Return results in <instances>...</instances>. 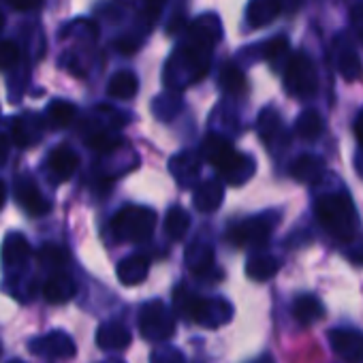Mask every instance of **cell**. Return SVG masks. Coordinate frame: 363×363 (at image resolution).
Listing matches in <instances>:
<instances>
[{
	"mask_svg": "<svg viewBox=\"0 0 363 363\" xmlns=\"http://www.w3.org/2000/svg\"><path fill=\"white\" fill-rule=\"evenodd\" d=\"M139 331L147 342H167L175 335V314L160 299L145 301L139 310Z\"/></svg>",
	"mask_w": 363,
	"mask_h": 363,
	"instance_id": "obj_6",
	"label": "cell"
},
{
	"mask_svg": "<svg viewBox=\"0 0 363 363\" xmlns=\"http://www.w3.org/2000/svg\"><path fill=\"white\" fill-rule=\"evenodd\" d=\"M293 316L299 325H312L325 316V306L314 295H299L293 301Z\"/></svg>",
	"mask_w": 363,
	"mask_h": 363,
	"instance_id": "obj_26",
	"label": "cell"
},
{
	"mask_svg": "<svg viewBox=\"0 0 363 363\" xmlns=\"http://www.w3.org/2000/svg\"><path fill=\"white\" fill-rule=\"evenodd\" d=\"M150 274V259L145 255H130L118 263V280L124 286L141 284Z\"/></svg>",
	"mask_w": 363,
	"mask_h": 363,
	"instance_id": "obj_20",
	"label": "cell"
},
{
	"mask_svg": "<svg viewBox=\"0 0 363 363\" xmlns=\"http://www.w3.org/2000/svg\"><path fill=\"white\" fill-rule=\"evenodd\" d=\"M173 310L186 320H193L206 329H218L233 318L231 301L223 297H199L184 284L173 291Z\"/></svg>",
	"mask_w": 363,
	"mask_h": 363,
	"instance_id": "obj_2",
	"label": "cell"
},
{
	"mask_svg": "<svg viewBox=\"0 0 363 363\" xmlns=\"http://www.w3.org/2000/svg\"><path fill=\"white\" fill-rule=\"evenodd\" d=\"M186 265L197 274V276H203L208 274L212 267H214V248L212 244L208 242H193L189 248H186Z\"/></svg>",
	"mask_w": 363,
	"mask_h": 363,
	"instance_id": "obj_25",
	"label": "cell"
},
{
	"mask_svg": "<svg viewBox=\"0 0 363 363\" xmlns=\"http://www.w3.org/2000/svg\"><path fill=\"white\" fill-rule=\"evenodd\" d=\"M139 90V79L133 71H118L111 75L107 84V94L118 101H128L137 94Z\"/></svg>",
	"mask_w": 363,
	"mask_h": 363,
	"instance_id": "obj_28",
	"label": "cell"
},
{
	"mask_svg": "<svg viewBox=\"0 0 363 363\" xmlns=\"http://www.w3.org/2000/svg\"><path fill=\"white\" fill-rule=\"evenodd\" d=\"M354 135H357L359 143L363 145V109H361V113L357 116V122H354Z\"/></svg>",
	"mask_w": 363,
	"mask_h": 363,
	"instance_id": "obj_42",
	"label": "cell"
},
{
	"mask_svg": "<svg viewBox=\"0 0 363 363\" xmlns=\"http://www.w3.org/2000/svg\"><path fill=\"white\" fill-rule=\"evenodd\" d=\"M13 195H16V201L22 206V210L30 216H43L50 212V201L41 195L37 182L33 177H18L16 186H13Z\"/></svg>",
	"mask_w": 363,
	"mask_h": 363,
	"instance_id": "obj_12",
	"label": "cell"
},
{
	"mask_svg": "<svg viewBox=\"0 0 363 363\" xmlns=\"http://www.w3.org/2000/svg\"><path fill=\"white\" fill-rule=\"evenodd\" d=\"M314 214L320 227L337 242H352L357 235L359 216L346 191L325 193L314 203Z\"/></svg>",
	"mask_w": 363,
	"mask_h": 363,
	"instance_id": "obj_3",
	"label": "cell"
},
{
	"mask_svg": "<svg viewBox=\"0 0 363 363\" xmlns=\"http://www.w3.org/2000/svg\"><path fill=\"white\" fill-rule=\"evenodd\" d=\"M0 354H3V346H0Z\"/></svg>",
	"mask_w": 363,
	"mask_h": 363,
	"instance_id": "obj_46",
	"label": "cell"
},
{
	"mask_svg": "<svg viewBox=\"0 0 363 363\" xmlns=\"http://www.w3.org/2000/svg\"><path fill=\"white\" fill-rule=\"evenodd\" d=\"M250 363H276L269 354H261V357H257L255 361H250Z\"/></svg>",
	"mask_w": 363,
	"mask_h": 363,
	"instance_id": "obj_44",
	"label": "cell"
},
{
	"mask_svg": "<svg viewBox=\"0 0 363 363\" xmlns=\"http://www.w3.org/2000/svg\"><path fill=\"white\" fill-rule=\"evenodd\" d=\"M0 257H3V265L5 269H22L28 259H30V244L22 233H9L3 242V250H0Z\"/></svg>",
	"mask_w": 363,
	"mask_h": 363,
	"instance_id": "obj_16",
	"label": "cell"
},
{
	"mask_svg": "<svg viewBox=\"0 0 363 363\" xmlns=\"http://www.w3.org/2000/svg\"><path fill=\"white\" fill-rule=\"evenodd\" d=\"M325 130L323 118L314 109H306L297 116L295 120V135L301 137L303 141H316Z\"/></svg>",
	"mask_w": 363,
	"mask_h": 363,
	"instance_id": "obj_29",
	"label": "cell"
},
{
	"mask_svg": "<svg viewBox=\"0 0 363 363\" xmlns=\"http://www.w3.org/2000/svg\"><path fill=\"white\" fill-rule=\"evenodd\" d=\"M280 269V259L269 252H257L246 261V274L250 280L265 282Z\"/></svg>",
	"mask_w": 363,
	"mask_h": 363,
	"instance_id": "obj_24",
	"label": "cell"
},
{
	"mask_svg": "<svg viewBox=\"0 0 363 363\" xmlns=\"http://www.w3.org/2000/svg\"><path fill=\"white\" fill-rule=\"evenodd\" d=\"M86 143H88L90 150H94L99 154H109V152H113V150H118L122 145V137L113 128H99V130L88 135Z\"/></svg>",
	"mask_w": 363,
	"mask_h": 363,
	"instance_id": "obj_34",
	"label": "cell"
},
{
	"mask_svg": "<svg viewBox=\"0 0 363 363\" xmlns=\"http://www.w3.org/2000/svg\"><path fill=\"white\" fill-rule=\"evenodd\" d=\"M37 259L41 265L60 272V267H65L69 263V250L58 244H45L37 250Z\"/></svg>",
	"mask_w": 363,
	"mask_h": 363,
	"instance_id": "obj_36",
	"label": "cell"
},
{
	"mask_svg": "<svg viewBox=\"0 0 363 363\" xmlns=\"http://www.w3.org/2000/svg\"><path fill=\"white\" fill-rule=\"evenodd\" d=\"M77 167H79V156L69 145H58L48 156V169H50V175L56 184L71 179L73 173L77 171Z\"/></svg>",
	"mask_w": 363,
	"mask_h": 363,
	"instance_id": "obj_15",
	"label": "cell"
},
{
	"mask_svg": "<svg viewBox=\"0 0 363 363\" xmlns=\"http://www.w3.org/2000/svg\"><path fill=\"white\" fill-rule=\"evenodd\" d=\"M156 229V212L143 206H126L111 218V233L118 242L139 244L152 238Z\"/></svg>",
	"mask_w": 363,
	"mask_h": 363,
	"instance_id": "obj_4",
	"label": "cell"
},
{
	"mask_svg": "<svg viewBox=\"0 0 363 363\" xmlns=\"http://www.w3.org/2000/svg\"><path fill=\"white\" fill-rule=\"evenodd\" d=\"M284 88L291 96L295 99H312L318 90V73L316 67L312 62L310 56H306L303 52H297L291 56V60L286 62L284 71Z\"/></svg>",
	"mask_w": 363,
	"mask_h": 363,
	"instance_id": "obj_5",
	"label": "cell"
},
{
	"mask_svg": "<svg viewBox=\"0 0 363 363\" xmlns=\"http://www.w3.org/2000/svg\"><path fill=\"white\" fill-rule=\"evenodd\" d=\"M77 116V109L71 101H62V99H56L48 105V111H45V120L52 128H67L73 124Z\"/></svg>",
	"mask_w": 363,
	"mask_h": 363,
	"instance_id": "obj_30",
	"label": "cell"
},
{
	"mask_svg": "<svg viewBox=\"0 0 363 363\" xmlns=\"http://www.w3.org/2000/svg\"><path fill=\"white\" fill-rule=\"evenodd\" d=\"M9 147H11V139H7L5 135H0V164H5V162H7Z\"/></svg>",
	"mask_w": 363,
	"mask_h": 363,
	"instance_id": "obj_41",
	"label": "cell"
},
{
	"mask_svg": "<svg viewBox=\"0 0 363 363\" xmlns=\"http://www.w3.org/2000/svg\"><path fill=\"white\" fill-rule=\"evenodd\" d=\"M238 150L233 147L231 139L220 135V133H210L201 145V156L203 160H208L218 173H223L235 158H238Z\"/></svg>",
	"mask_w": 363,
	"mask_h": 363,
	"instance_id": "obj_10",
	"label": "cell"
},
{
	"mask_svg": "<svg viewBox=\"0 0 363 363\" xmlns=\"http://www.w3.org/2000/svg\"><path fill=\"white\" fill-rule=\"evenodd\" d=\"M3 30H5V13L0 11V35H3Z\"/></svg>",
	"mask_w": 363,
	"mask_h": 363,
	"instance_id": "obj_45",
	"label": "cell"
},
{
	"mask_svg": "<svg viewBox=\"0 0 363 363\" xmlns=\"http://www.w3.org/2000/svg\"><path fill=\"white\" fill-rule=\"evenodd\" d=\"M150 363H186V357L173 346H160L152 352Z\"/></svg>",
	"mask_w": 363,
	"mask_h": 363,
	"instance_id": "obj_38",
	"label": "cell"
},
{
	"mask_svg": "<svg viewBox=\"0 0 363 363\" xmlns=\"http://www.w3.org/2000/svg\"><path fill=\"white\" fill-rule=\"evenodd\" d=\"M28 348L33 354L45 359H71L77 352L73 337L65 331H50L45 335H39L28 342Z\"/></svg>",
	"mask_w": 363,
	"mask_h": 363,
	"instance_id": "obj_8",
	"label": "cell"
},
{
	"mask_svg": "<svg viewBox=\"0 0 363 363\" xmlns=\"http://www.w3.org/2000/svg\"><path fill=\"white\" fill-rule=\"evenodd\" d=\"M218 84H220V88L227 94H242L246 90V77H244L242 69L235 67V65H231V62L223 67L220 77H218Z\"/></svg>",
	"mask_w": 363,
	"mask_h": 363,
	"instance_id": "obj_35",
	"label": "cell"
},
{
	"mask_svg": "<svg viewBox=\"0 0 363 363\" xmlns=\"http://www.w3.org/2000/svg\"><path fill=\"white\" fill-rule=\"evenodd\" d=\"M282 9V0H250L246 7V24L248 28H263L272 24Z\"/></svg>",
	"mask_w": 363,
	"mask_h": 363,
	"instance_id": "obj_19",
	"label": "cell"
},
{
	"mask_svg": "<svg viewBox=\"0 0 363 363\" xmlns=\"http://www.w3.org/2000/svg\"><path fill=\"white\" fill-rule=\"evenodd\" d=\"M9 3L18 11H35L43 5V0H9Z\"/></svg>",
	"mask_w": 363,
	"mask_h": 363,
	"instance_id": "obj_40",
	"label": "cell"
},
{
	"mask_svg": "<svg viewBox=\"0 0 363 363\" xmlns=\"http://www.w3.org/2000/svg\"><path fill=\"white\" fill-rule=\"evenodd\" d=\"M45 130V118L35 111H24L11 122V141L20 147H30L41 141Z\"/></svg>",
	"mask_w": 363,
	"mask_h": 363,
	"instance_id": "obj_11",
	"label": "cell"
},
{
	"mask_svg": "<svg viewBox=\"0 0 363 363\" xmlns=\"http://www.w3.org/2000/svg\"><path fill=\"white\" fill-rule=\"evenodd\" d=\"M169 171L173 173L179 186L191 189L197 184L201 173V156L195 152H179L169 160Z\"/></svg>",
	"mask_w": 363,
	"mask_h": 363,
	"instance_id": "obj_14",
	"label": "cell"
},
{
	"mask_svg": "<svg viewBox=\"0 0 363 363\" xmlns=\"http://www.w3.org/2000/svg\"><path fill=\"white\" fill-rule=\"evenodd\" d=\"M278 214L276 212H263L250 218H244L240 223H235L229 229V242L238 248H248V246H263L269 235L276 229L278 223Z\"/></svg>",
	"mask_w": 363,
	"mask_h": 363,
	"instance_id": "obj_7",
	"label": "cell"
},
{
	"mask_svg": "<svg viewBox=\"0 0 363 363\" xmlns=\"http://www.w3.org/2000/svg\"><path fill=\"white\" fill-rule=\"evenodd\" d=\"M329 344L333 352L346 363H363V333L350 327H337L329 331Z\"/></svg>",
	"mask_w": 363,
	"mask_h": 363,
	"instance_id": "obj_9",
	"label": "cell"
},
{
	"mask_svg": "<svg viewBox=\"0 0 363 363\" xmlns=\"http://www.w3.org/2000/svg\"><path fill=\"white\" fill-rule=\"evenodd\" d=\"M333 65L346 82H357L363 75V65H361L357 50L342 35L335 37L333 41Z\"/></svg>",
	"mask_w": 363,
	"mask_h": 363,
	"instance_id": "obj_13",
	"label": "cell"
},
{
	"mask_svg": "<svg viewBox=\"0 0 363 363\" xmlns=\"http://www.w3.org/2000/svg\"><path fill=\"white\" fill-rule=\"evenodd\" d=\"M133 335L122 323H103L96 331V344L103 350H124L128 348Z\"/></svg>",
	"mask_w": 363,
	"mask_h": 363,
	"instance_id": "obj_21",
	"label": "cell"
},
{
	"mask_svg": "<svg viewBox=\"0 0 363 363\" xmlns=\"http://www.w3.org/2000/svg\"><path fill=\"white\" fill-rule=\"evenodd\" d=\"M257 130L261 135V139L269 145L274 139H278L282 135V118L276 109L265 107L259 118H257Z\"/></svg>",
	"mask_w": 363,
	"mask_h": 363,
	"instance_id": "obj_32",
	"label": "cell"
},
{
	"mask_svg": "<svg viewBox=\"0 0 363 363\" xmlns=\"http://www.w3.org/2000/svg\"><path fill=\"white\" fill-rule=\"evenodd\" d=\"M223 39V26L218 16L206 13L193 20L186 28L184 39L179 41L177 50L169 56L162 84L171 92H179L199 79H203L210 71V60L216 43Z\"/></svg>",
	"mask_w": 363,
	"mask_h": 363,
	"instance_id": "obj_1",
	"label": "cell"
},
{
	"mask_svg": "<svg viewBox=\"0 0 363 363\" xmlns=\"http://www.w3.org/2000/svg\"><path fill=\"white\" fill-rule=\"evenodd\" d=\"M22 50L16 41H0V71H11L20 65Z\"/></svg>",
	"mask_w": 363,
	"mask_h": 363,
	"instance_id": "obj_37",
	"label": "cell"
},
{
	"mask_svg": "<svg viewBox=\"0 0 363 363\" xmlns=\"http://www.w3.org/2000/svg\"><path fill=\"white\" fill-rule=\"evenodd\" d=\"M182 105H184V101H182L179 92L167 90L152 101V111L160 122H171L182 111Z\"/></svg>",
	"mask_w": 363,
	"mask_h": 363,
	"instance_id": "obj_31",
	"label": "cell"
},
{
	"mask_svg": "<svg viewBox=\"0 0 363 363\" xmlns=\"http://www.w3.org/2000/svg\"><path fill=\"white\" fill-rule=\"evenodd\" d=\"M325 173V162L314 154H301L291 164V175L301 184H316Z\"/></svg>",
	"mask_w": 363,
	"mask_h": 363,
	"instance_id": "obj_22",
	"label": "cell"
},
{
	"mask_svg": "<svg viewBox=\"0 0 363 363\" xmlns=\"http://www.w3.org/2000/svg\"><path fill=\"white\" fill-rule=\"evenodd\" d=\"M43 295L54 306L67 303L75 297V280L67 272H54L43 284Z\"/></svg>",
	"mask_w": 363,
	"mask_h": 363,
	"instance_id": "obj_18",
	"label": "cell"
},
{
	"mask_svg": "<svg viewBox=\"0 0 363 363\" xmlns=\"http://www.w3.org/2000/svg\"><path fill=\"white\" fill-rule=\"evenodd\" d=\"M225 199V186L220 184L218 179H206L195 189L193 195V203L201 214H212L220 208Z\"/></svg>",
	"mask_w": 363,
	"mask_h": 363,
	"instance_id": "obj_17",
	"label": "cell"
},
{
	"mask_svg": "<svg viewBox=\"0 0 363 363\" xmlns=\"http://www.w3.org/2000/svg\"><path fill=\"white\" fill-rule=\"evenodd\" d=\"M257 171V162L250 154H238V158L220 173L225 177L227 184L231 186H242L246 182L255 175Z\"/></svg>",
	"mask_w": 363,
	"mask_h": 363,
	"instance_id": "obj_27",
	"label": "cell"
},
{
	"mask_svg": "<svg viewBox=\"0 0 363 363\" xmlns=\"http://www.w3.org/2000/svg\"><path fill=\"white\" fill-rule=\"evenodd\" d=\"M191 229V214L184 210V208H171L167 212V218H164V233L171 238V240H182Z\"/></svg>",
	"mask_w": 363,
	"mask_h": 363,
	"instance_id": "obj_33",
	"label": "cell"
},
{
	"mask_svg": "<svg viewBox=\"0 0 363 363\" xmlns=\"http://www.w3.org/2000/svg\"><path fill=\"white\" fill-rule=\"evenodd\" d=\"M350 26L357 41L363 45V0H354L350 7Z\"/></svg>",
	"mask_w": 363,
	"mask_h": 363,
	"instance_id": "obj_39",
	"label": "cell"
},
{
	"mask_svg": "<svg viewBox=\"0 0 363 363\" xmlns=\"http://www.w3.org/2000/svg\"><path fill=\"white\" fill-rule=\"evenodd\" d=\"M5 201H7V184H5L3 179H0V210H3Z\"/></svg>",
	"mask_w": 363,
	"mask_h": 363,
	"instance_id": "obj_43",
	"label": "cell"
},
{
	"mask_svg": "<svg viewBox=\"0 0 363 363\" xmlns=\"http://www.w3.org/2000/svg\"><path fill=\"white\" fill-rule=\"evenodd\" d=\"M257 54H261V58H265L276 71H284L286 62L291 60V45L289 39L284 35H278L265 43H261V48H257Z\"/></svg>",
	"mask_w": 363,
	"mask_h": 363,
	"instance_id": "obj_23",
	"label": "cell"
}]
</instances>
